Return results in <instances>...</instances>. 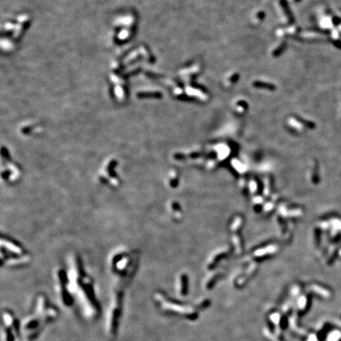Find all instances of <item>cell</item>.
Listing matches in <instances>:
<instances>
[{
  "instance_id": "1",
  "label": "cell",
  "mask_w": 341,
  "mask_h": 341,
  "mask_svg": "<svg viewBox=\"0 0 341 341\" xmlns=\"http://www.w3.org/2000/svg\"><path fill=\"white\" fill-rule=\"evenodd\" d=\"M59 316V311L49 302L45 295L36 297L32 310L22 325V339L24 341L36 339L45 327L54 322Z\"/></svg>"
}]
</instances>
